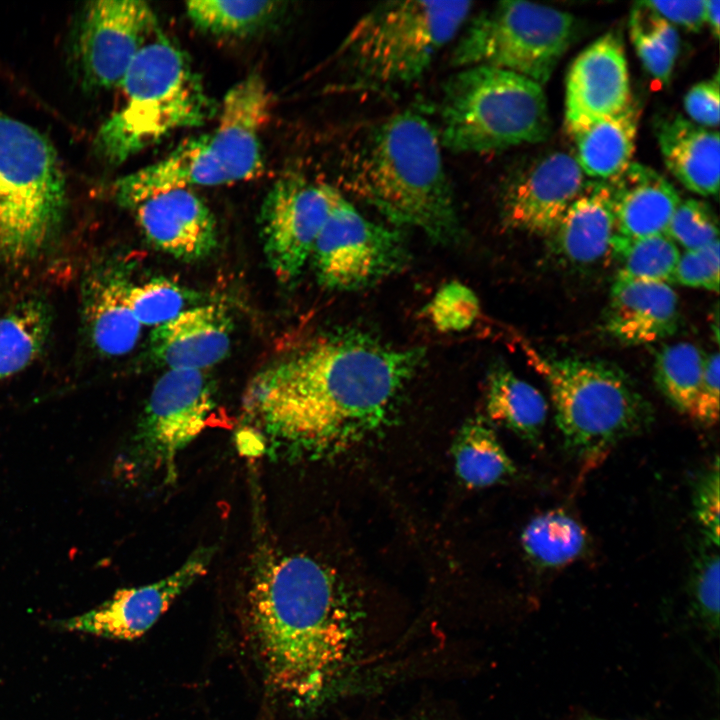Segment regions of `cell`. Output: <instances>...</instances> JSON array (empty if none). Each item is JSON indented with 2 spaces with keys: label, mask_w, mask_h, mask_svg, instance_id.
Masks as SVG:
<instances>
[{
  "label": "cell",
  "mask_w": 720,
  "mask_h": 720,
  "mask_svg": "<svg viewBox=\"0 0 720 720\" xmlns=\"http://www.w3.org/2000/svg\"><path fill=\"white\" fill-rule=\"evenodd\" d=\"M441 145L482 153L546 140L551 120L544 91L520 74L490 66L463 68L443 88Z\"/></svg>",
  "instance_id": "ba28073f"
},
{
  "label": "cell",
  "mask_w": 720,
  "mask_h": 720,
  "mask_svg": "<svg viewBox=\"0 0 720 720\" xmlns=\"http://www.w3.org/2000/svg\"><path fill=\"white\" fill-rule=\"evenodd\" d=\"M147 240L183 261L208 256L216 247L215 218L191 188H174L144 197L127 207Z\"/></svg>",
  "instance_id": "ac0fdd59"
},
{
  "label": "cell",
  "mask_w": 720,
  "mask_h": 720,
  "mask_svg": "<svg viewBox=\"0 0 720 720\" xmlns=\"http://www.w3.org/2000/svg\"><path fill=\"white\" fill-rule=\"evenodd\" d=\"M121 107L98 130L94 145L118 165L173 132L203 125L216 112L185 53L160 30L136 56L119 85Z\"/></svg>",
  "instance_id": "5b68a950"
},
{
  "label": "cell",
  "mask_w": 720,
  "mask_h": 720,
  "mask_svg": "<svg viewBox=\"0 0 720 720\" xmlns=\"http://www.w3.org/2000/svg\"><path fill=\"white\" fill-rule=\"evenodd\" d=\"M719 353L707 355L705 368L690 417L704 425H714L719 417Z\"/></svg>",
  "instance_id": "ab89813d"
},
{
  "label": "cell",
  "mask_w": 720,
  "mask_h": 720,
  "mask_svg": "<svg viewBox=\"0 0 720 720\" xmlns=\"http://www.w3.org/2000/svg\"><path fill=\"white\" fill-rule=\"evenodd\" d=\"M657 139L666 167L685 188L701 196L718 195L720 144L717 131L676 114L660 122Z\"/></svg>",
  "instance_id": "cb8c5ba5"
},
{
  "label": "cell",
  "mask_w": 720,
  "mask_h": 720,
  "mask_svg": "<svg viewBox=\"0 0 720 720\" xmlns=\"http://www.w3.org/2000/svg\"><path fill=\"white\" fill-rule=\"evenodd\" d=\"M616 233L609 181H586L552 236V248L564 261L589 266L610 253Z\"/></svg>",
  "instance_id": "7402d4cb"
},
{
  "label": "cell",
  "mask_w": 720,
  "mask_h": 720,
  "mask_svg": "<svg viewBox=\"0 0 720 720\" xmlns=\"http://www.w3.org/2000/svg\"><path fill=\"white\" fill-rule=\"evenodd\" d=\"M575 33V18L567 12L502 1L472 21L452 52L451 64L504 69L543 85Z\"/></svg>",
  "instance_id": "8fae6325"
},
{
  "label": "cell",
  "mask_w": 720,
  "mask_h": 720,
  "mask_svg": "<svg viewBox=\"0 0 720 720\" xmlns=\"http://www.w3.org/2000/svg\"><path fill=\"white\" fill-rule=\"evenodd\" d=\"M610 254L618 264L617 277L659 282H674L680 253L665 234L630 238L615 233Z\"/></svg>",
  "instance_id": "f546056e"
},
{
  "label": "cell",
  "mask_w": 720,
  "mask_h": 720,
  "mask_svg": "<svg viewBox=\"0 0 720 720\" xmlns=\"http://www.w3.org/2000/svg\"><path fill=\"white\" fill-rule=\"evenodd\" d=\"M580 720H611V719H604V718L596 717V716H585Z\"/></svg>",
  "instance_id": "ee69618b"
},
{
  "label": "cell",
  "mask_w": 720,
  "mask_h": 720,
  "mask_svg": "<svg viewBox=\"0 0 720 720\" xmlns=\"http://www.w3.org/2000/svg\"><path fill=\"white\" fill-rule=\"evenodd\" d=\"M231 332V319L221 306H195L155 327L151 349L169 369L203 370L227 356Z\"/></svg>",
  "instance_id": "ffe728a7"
},
{
  "label": "cell",
  "mask_w": 720,
  "mask_h": 720,
  "mask_svg": "<svg viewBox=\"0 0 720 720\" xmlns=\"http://www.w3.org/2000/svg\"><path fill=\"white\" fill-rule=\"evenodd\" d=\"M272 108V95L257 73L226 93L216 127L180 143L166 157L114 184L117 202L128 207L174 188L217 186L256 176L263 168L261 133Z\"/></svg>",
  "instance_id": "277c9868"
},
{
  "label": "cell",
  "mask_w": 720,
  "mask_h": 720,
  "mask_svg": "<svg viewBox=\"0 0 720 720\" xmlns=\"http://www.w3.org/2000/svg\"><path fill=\"white\" fill-rule=\"evenodd\" d=\"M127 300L142 326L157 327L184 310L185 294L174 282L157 278L141 284L130 283Z\"/></svg>",
  "instance_id": "e575fe53"
},
{
  "label": "cell",
  "mask_w": 720,
  "mask_h": 720,
  "mask_svg": "<svg viewBox=\"0 0 720 720\" xmlns=\"http://www.w3.org/2000/svg\"><path fill=\"white\" fill-rule=\"evenodd\" d=\"M632 101L621 37L609 32L573 61L566 80L565 123L570 134L626 108Z\"/></svg>",
  "instance_id": "e0dca14e"
},
{
  "label": "cell",
  "mask_w": 720,
  "mask_h": 720,
  "mask_svg": "<svg viewBox=\"0 0 720 720\" xmlns=\"http://www.w3.org/2000/svg\"><path fill=\"white\" fill-rule=\"evenodd\" d=\"M409 257L399 228L370 220L340 193L310 259L322 286L346 292L391 277L408 264Z\"/></svg>",
  "instance_id": "7c38bea8"
},
{
  "label": "cell",
  "mask_w": 720,
  "mask_h": 720,
  "mask_svg": "<svg viewBox=\"0 0 720 720\" xmlns=\"http://www.w3.org/2000/svg\"><path fill=\"white\" fill-rule=\"evenodd\" d=\"M707 355L697 346L679 342L662 347L654 360V379L665 398L690 414L702 380Z\"/></svg>",
  "instance_id": "1f68e13d"
},
{
  "label": "cell",
  "mask_w": 720,
  "mask_h": 720,
  "mask_svg": "<svg viewBox=\"0 0 720 720\" xmlns=\"http://www.w3.org/2000/svg\"><path fill=\"white\" fill-rule=\"evenodd\" d=\"M333 186L298 175L278 179L260 214L266 259L282 282L297 277L310 260L316 239L340 195Z\"/></svg>",
  "instance_id": "4fadbf2b"
},
{
  "label": "cell",
  "mask_w": 720,
  "mask_h": 720,
  "mask_svg": "<svg viewBox=\"0 0 720 720\" xmlns=\"http://www.w3.org/2000/svg\"><path fill=\"white\" fill-rule=\"evenodd\" d=\"M720 277L719 240L680 255L674 282L683 286L718 292Z\"/></svg>",
  "instance_id": "74e56055"
},
{
  "label": "cell",
  "mask_w": 720,
  "mask_h": 720,
  "mask_svg": "<svg viewBox=\"0 0 720 720\" xmlns=\"http://www.w3.org/2000/svg\"><path fill=\"white\" fill-rule=\"evenodd\" d=\"M678 298L669 284L615 278L603 327L623 344L643 345L665 339L678 328Z\"/></svg>",
  "instance_id": "d6986e66"
},
{
  "label": "cell",
  "mask_w": 720,
  "mask_h": 720,
  "mask_svg": "<svg viewBox=\"0 0 720 720\" xmlns=\"http://www.w3.org/2000/svg\"><path fill=\"white\" fill-rule=\"evenodd\" d=\"M215 408L202 370L168 369L156 381L133 434L117 456L114 476L128 485H173L180 454L208 426Z\"/></svg>",
  "instance_id": "30bf717a"
},
{
  "label": "cell",
  "mask_w": 720,
  "mask_h": 720,
  "mask_svg": "<svg viewBox=\"0 0 720 720\" xmlns=\"http://www.w3.org/2000/svg\"><path fill=\"white\" fill-rule=\"evenodd\" d=\"M609 183L617 234L640 238L665 233L681 202L665 177L648 166L630 163Z\"/></svg>",
  "instance_id": "603a6c76"
},
{
  "label": "cell",
  "mask_w": 720,
  "mask_h": 720,
  "mask_svg": "<svg viewBox=\"0 0 720 720\" xmlns=\"http://www.w3.org/2000/svg\"><path fill=\"white\" fill-rule=\"evenodd\" d=\"M427 313L439 331L459 332L474 324L480 313V303L468 286L450 281L434 294Z\"/></svg>",
  "instance_id": "d590c367"
},
{
  "label": "cell",
  "mask_w": 720,
  "mask_h": 720,
  "mask_svg": "<svg viewBox=\"0 0 720 720\" xmlns=\"http://www.w3.org/2000/svg\"><path fill=\"white\" fill-rule=\"evenodd\" d=\"M214 554L212 546L198 547L166 577L147 585L119 589L96 608L55 621L54 625L62 630L108 639H137L158 621L183 592L208 572Z\"/></svg>",
  "instance_id": "9a60e30c"
},
{
  "label": "cell",
  "mask_w": 720,
  "mask_h": 720,
  "mask_svg": "<svg viewBox=\"0 0 720 720\" xmlns=\"http://www.w3.org/2000/svg\"><path fill=\"white\" fill-rule=\"evenodd\" d=\"M719 564L718 547L709 543L696 560L688 589L691 615L712 637L719 632Z\"/></svg>",
  "instance_id": "836d02e7"
},
{
  "label": "cell",
  "mask_w": 720,
  "mask_h": 720,
  "mask_svg": "<svg viewBox=\"0 0 720 720\" xmlns=\"http://www.w3.org/2000/svg\"><path fill=\"white\" fill-rule=\"evenodd\" d=\"M129 285L120 272L103 265L91 267L83 278L82 323L91 346L101 355H125L140 338L142 325L127 300Z\"/></svg>",
  "instance_id": "44dd1931"
},
{
  "label": "cell",
  "mask_w": 720,
  "mask_h": 720,
  "mask_svg": "<svg viewBox=\"0 0 720 720\" xmlns=\"http://www.w3.org/2000/svg\"><path fill=\"white\" fill-rule=\"evenodd\" d=\"M274 1L197 0L185 4V10L199 29L215 35L242 36L270 22L279 11Z\"/></svg>",
  "instance_id": "d6a6232c"
},
{
  "label": "cell",
  "mask_w": 720,
  "mask_h": 720,
  "mask_svg": "<svg viewBox=\"0 0 720 720\" xmlns=\"http://www.w3.org/2000/svg\"><path fill=\"white\" fill-rule=\"evenodd\" d=\"M586 183L574 156L555 151L516 170L500 199L503 223L511 229L550 235Z\"/></svg>",
  "instance_id": "2e32d148"
},
{
  "label": "cell",
  "mask_w": 720,
  "mask_h": 720,
  "mask_svg": "<svg viewBox=\"0 0 720 720\" xmlns=\"http://www.w3.org/2000/svg\"><path fill=\"white\" fill-rule=\"evenodd\" d=\"M648 5L669 23L698 32L705 23V0L647 1Z\"/></svg>",
  "instance_id": "b9f144b4"
},
{
  "label": "cell",
  "mask_w": 720,
  "mask_h": 720,
  "mask_svg": "<svg viewBox=\"0 0 720 720\" xmlns=\"http://www.w3.org/2000/svg\"><path fill=\"white\" fill-rule=\"evenodd\" d=\"M51 328L48 305L24 300L0 316V381L29 366L42 352Z\"/></svg>",
  "instance_id": "4316f807"
},
{
  "label": "cell",
  "mask_w": 720,
  "mask_h": 720,
  "mask_svg": "<svg viewBox=\"0 0 720 720\" xmlns=\"http://www.w3.org/2000/svg\"><path fill=\"white\" fill-rule=\"evenodd\" d=\"M521 543L539 566L558 567L578 558L587 544L583 527L561 511L535 517L523 530Z\"/></svg>",
  "instance_id": "f1b7e54d"
},
{
  "label": "cell",
  "mask_w": 720,
  "mask_h": 720,
  "mask_svg": "<svg viewBox=\"0 0 720 720\" xmlns=\"http://www.w3.org/2000/svg\"><path fill=\"white\" fill-rule=\"evenodd\" d=\"M640 109L633 100L622 111L574 133L575 159L584 175L609 181L631 163Z\"/></svg>",
  "instance_id": "d4e9b609"
},
{
  "label": "cell",
  "mask_w": 720,
  "mask_h": 720,
  "mask_svg": "<svg viewBox=\"0 0 720 720\" xmlns=\"http://www.w3.org/2000/svg\"><path fill=\"white\" fill-rule=\"evenodd\" d=\"M349 189L396 226H409L450 245L463 234L443 164L438 131L407 109L378 123L353 152Z\"/></svg>",
  "instance_id": "3957f363"
},
{
  "label": "cell",
  "mask_w": 720,
  "mask_h": 720,
  "mask_svg": "<svg viewBox=\"0 0 720 720\" xmlns=\"http://www.w3.org/2000/svg\"><path fill=\"white\" fill-rule=\"evenodd\" d=\"M65 204L54 148L31 126L0 112V254L27 261L48 245Z\"/></svg>",
  "instance_id": "9c48e42d"
},
{
  "label": "cell",
  "mask_w": 720,
  "mask_h": 720,
  "mask_svg": "<svg viewBox=\"0 0 720 720\" xmlns=\"http://www.w3.org/2000/svg\"><path fill=\"white\" fill-rule=\"evenodd\" d=\"M159 31L150 6L139 0L87 4L76 39L84 81L93 88L119 86L132 62Z\"/></svg>",
  "instance_id": "5bb4252c"
},
{
  "label": "cell",
  "mask_w": 720,
  "mask_h": 720,
  "mask_svg": "<svg viewBox=\"0 0 720 720\" xmlns=\"http://www.w3.org/2000/svg\"><path fill=\"white\" fill-rule=\"evenodd\" d=\"M718 232V221L710 206L697 199H687L677 206L664 234L689 251L718 240Z\"/></svg>",
  "instance_id": "8d00e7d4"
},
{
  "label": "cell",
  "mask_w": 720,
  "mask_h": 720,
  "mask_svg": "<svg viewBox=\"0 0 720 720\" xmlns=\"http://www.w3.org/2000/svg\"><path fill=\"white\" fill-rule=\"evenodd\" d=\"M423 360L357 329L317 337L251 381L239 448L286 461L342 452L389 421Z\"/></svg>",
  "instance_id": "6da1fadb"
},
{
  "label": "cell",
  "mask_w": 720,
  "mask_h": 720,
  "mask_svg": "<svg viewBox=\"0 0 720 720\" xmlns=\"http://www.w3.org/2000/svg\"><path fill=\"white\" fill-rule=\"evenodd\" d=\"M629 28L632 43L646 71L667 84L680 50V38L674 25L652 9L647 1H641L631 10Z\"/></svg>",
  "instance_id": "4dcf8cb0"
},
{
  "label": "cell",
  "mask_w": 720,
  "mask_h": 720,
  "mask_svg": "<svg viewBox=\"0 0 720 720\" xmlns=\"http://www.w3.org/2000/svg\"><path fill=\"white\" fill-rule=\"evenodd\" d=\"M457 475L468 486L494 485L515 472L512 460L494 430L482 418H473L458 431L453 448Z\"/></svg>",
  "instance_id": "83f0119b"
},
{
  "label": "cell",
  "mask_w": 720,
  "mask_h": 720,
  "mask_svg": "<svg viewBox=\"0 0 720 720\" xmlns=\"http://www.w3.org/2000/svg\"><path fill=\"white\" fill-rule=\"evenodd\" d=\"M470 1H388L362 16L337 56L352 88L389 91L419 80L467 21Z\"/></svg>",
  "instance_id": "8992f818"
},
{
  "label": "cell",
  "mask_w": 720,
  "mask_h": 720,
  "mask_svg": "<svg viewBox=\"0 0 720 720\" xmlns=\"http://www.w3.org/2000/svg\"><path fill=\"white\" fill-rule=\"evenodd\" d=\"M524 351L549 387L555 422L571 454L585 460L599 458L653 422L650 403L615 364L543 355L529 345Z\"/></svg>",
  "instance_id": "52a82bcc"
},
{
  "label": "cell",
  "mask_w": 720,
  "mask_h": 720,
  "mask_svg": "<svg viewBox=\"0 0 720 720\" xmlns=\"http://www.w3.org/2000/svg\"><path fill=\"white\" fill-rule=\"evenodd\" d=\"M719 461L700 477L693 494L696 520L708 543L719 545Z\"/></svg>",
  "instance_id": "f35d334b"
},
{
  "label": "cell",
  "mask_w": 720,
  "mask_h": 720,
  "mask_svg": "<svg viewBox=\"0 0 720 720\" xmlns=\"http://www.w3.org/2000/svg\"><path fill=\"white\" fill-rule=\"evenodd\" d=\"M719 18V0H705V23L709 25L715 39H717L719 35Z\"/></svg>",
  "instance_id": "7bdbcfd3"
},
{
  "label": "cell",
  "mask_w": 720,
  "mask_h": 720,
  "mask_svg": "<svg viewBox=\"0 0 720 720\" xmlns=\"http://www.w3.org/2000/svg\"><path fill=\"white\" fill-rule=\"evenodd\" d=\"M719 74L692 86L684 97V108L692 122L708 128L719 124Z\"/></svg>",
  "instance_id": "60d3db41"
},
{
  "label": "cell",
  "mask_w": 720,
  "mask_h": 720,
  "mask_svg": "<svg viewBox=\"0 0 720 720\" xmlns=\"http://www.w3.org/2000/svg\"><path fill=\"white\" fill-rule=\"evenodd\" d=\"M486 392L490 420L537 446L548 412L540 391L500 363L489 371Z\"/></svg>",
  "instance_id": "484cf974"
},
{
  "label": "cell",
  "mask_w": 720,
  "mask_h": 720,
  "mask_svg": "<svg viewBox=\"0 0 720 720\" xmlns=\"http://www.w3.org/2000/svg\"><path fill=\"white\" fill-rule=\"evenodd\" d=\"M248 621L265 676L297 707L331 696L360 656L362 613L324 564L264 549L252 569Z\"/></svg>",
  "instance_id": "7a4b0ae2"
}]
</instances>
